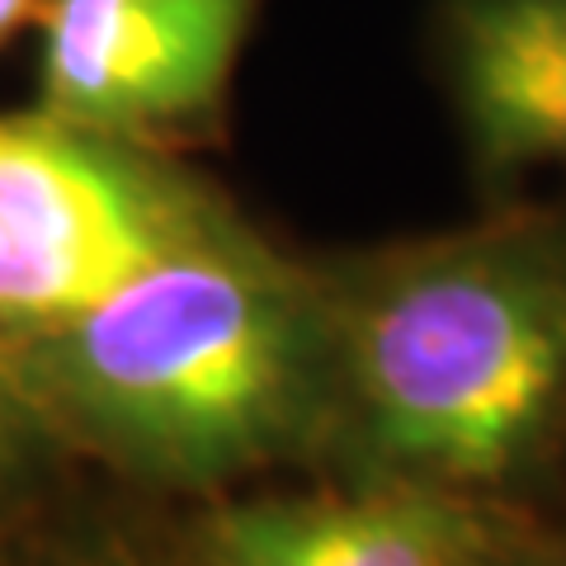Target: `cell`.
<instances>
[{
  "label": "cell",
  "mask_w": 566,
  "mask_h": 566,
  "mask_svg": "<svg viewBox=\"0 0 566 566\" xmlns=\"http://www.w3.org/2000/svg\"><path fill=\"white\" fill-rule=\"evenodd\" d=\"M322 283L340 476L520 505L566 472V208H501Z\"/></svg>",
  "instance_id": "2"
},
{
  "label": "cell",
  "mask_w": 566,
  "mask_h": 566,
  "mask_svg": "<svg viewBox=\"0 0 566 566\" xmlns=\"http://www.w3.org/2000/svg\"><path fill=\"white\" fill-rule=\"evenodd\" d=\"M48 439L118 476L218 495L326 458L335 345L322 270L227 212L57 331L0 349Z\"/></svg>",
  "instance_id": "1"
},
{
  "label": "cell",
  "mask_w": 566,
  "mask_h": 566,
  "mask_svg": "<svg viewBox=\"0 0 566 566\" xmlns=\"http://www.w3.org/2000/svg\"><path fill=\"white\" fill-rule=\"evenodd\" d=\"M0 566H170L114 528H66V534H24L0 547Z\"/></svg>",
  "instance_id": "8"
},
{
  "label": "cell",
  "mask_w": 566,
  "mask_h": 566,
  "mask_svg": "<svg viewBox=\"0 0 566 566\" xmlns=\"http://www.w3.org/2000/svg\"><path fill=\"white\" fill-rule=\"evenodd\" d=\"M39 10H43V0H0V48H6L29 20H39Z\"/></svg>",
  "instance_id": "10"
},
{
  "label": "cell",
  "mask_w": 566,
  "mask_h": 566,
  "mask_svg": "<svg viewBox=\"0 0 566 566\" xmlns=\"http://www.w3.org/2000/svg\"><path fill=\"white\" fill-rule=\"evenodd\" d=\"M57 453L62 449L48 439L39 416L24 406L20 387L10 382L6 364H0V547L29 528Z\"/></svg>",
  "instance_id": "7"
},
{
  "label": "cell",
  "mask_w": 566,
  "mask_h": 566,
  "mask_svg": "<svg viewBox=\"0 0 566 566\" xmlns=\"http://www.w3.org/2000/svg\"><path fill=\"white\" fill-rule=\"evenodd\" d=\"M439 66L486 189L566 170V0H444Z\"/></svg>",
  "instance_id": "6"
},
{
  "label": "cell",
  "mask_w": 566,
  "mask_h": 566,
  "mask_svg": "<svg viewBox=\"0 0 566 566\" xmlns=\"http://www.w3.org/2000/svg\"><path fill=\"white\" fill-rule=\"evenodd\" d=\"M553 566H566V538L553 543Z\"/></svg>",
  "instance_id": "11"
},
{
  "label": "cell",
  "mask_w": 566,
  "mask_h": 566,
  "mask_svg": "<svg viewBox=\"0 0 566 566\" xmlns=\"http://www.w3.org/2000/svg\"><path fill=\"white\" fill-rule=\"evenodd\" d=\"M255 0H43L39 109L151 142L218 109Z\"/></svg>",
  "instance_id": "4"
},
{
  "label": "cell",
  "mask_w": 566,
  "mask_h": 566,
  "mask_svg": "<svg viewBox=\"0 0 566 566\" xmlns=\"http://www.w3.org/2000/svg\"><path fill=\"white\" fill-rule=\"evenodd\" d=\"M218 218L137 142L0 114V349L76 322Z\"/></svg>",
  "instance_id": "3"
},
{
  "label": "cell",
  "mask_w": 566,
  "mask_h": 566,
  "mask_svg": "<svg viewBox=\"0 0 566 566\" xmlns=\"http://www.w3.org/2000/svg\"><path fill=\"white\" fill-rule=\"evenodd\" d=\"M515 505L424 482H349L218 501L189 534V566H476L524 534Z\"/></svg>",
  "instance_id": "5"
},
{
  "label": "cell",
  "mask_w": 566,
  "mask_h": 566,
  "mask_svg": "<svg viewBox=\"0 0 566 566\" xmlns=\"http://www.w3.org/2000/svg\"><path fill=\"white\" fill-rule=\"evenodd\" d=\"M476 566H553V543H543L534 528H524V534L501 543L491 557H482Z\"/></svg>",
  "instance_id": "9"
}]
</instances>
